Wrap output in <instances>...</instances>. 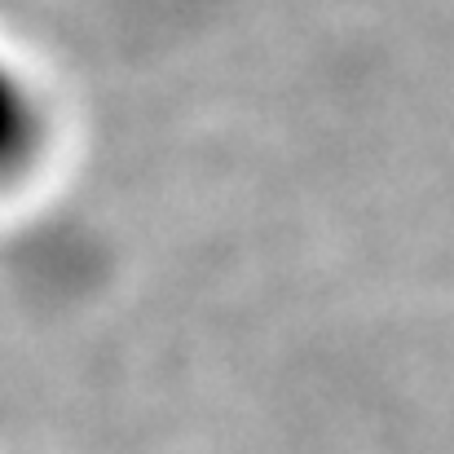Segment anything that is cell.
<instances>
[{
    "label": "cell",
    "mask_w": 454,
    "mask_h": 454,
    "mask_svg": "<svg viewBox=\"0 0 454 454\" xmlns=\"http://www.w3.org/2000/svg\"><path fill=\"white\" fill-rule=\"evenodd\" d=\"M53 142V111L35 75L0 49V190L27 181Z\"/></svg>",
    "instance_id": "6da1fadb"
}]
</instances>
